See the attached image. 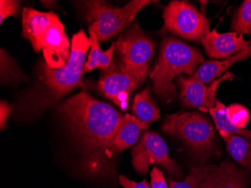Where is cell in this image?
Returning a JSON list of instances; mask_svg holds the SVG:
<instances>
[{
    "mask_svg": "<svg viewBox=\"0 0 251 188\" xmlns=\"http://www.w3.org/2000/svg\"><path fill=\"white\" fill-rule=\"evenodd\" d=\"M211 166L212 164H201L200 166L193 168L190 173L183 182H176L169 179V188H200V185L204 178L206 177Z\"/></svg>",
    "mask_w": 251,
    "mask_h": 188,
    "instance_id": "7402d4cb",
    "label": "cell"
},
{
    "mask_svg": "<svg viewBox=\"0 0 251 188\" xmlns=\"http://www.w3.org/2000/svg\"><path fill=\"white\" fill-rule=\"evenodd\" d=\"M150 87L136 93L132 103L134 116L145 124H152L160 117V112L151 97Z\"/></svg>",
    "mask_w": 251,
    "mask_h": 188,
    "instance_id": "e0dca14e",
    "label": "cell"
},
{
    "mask_svg": "<svg viewBox=\"0 0 251 188\" xmlns=\"http://www.w3.org/2000/svg\"><path fill=\"white\" fill-rule=\"evenodd\" d=\"M201 42L208 56L214 59H226L251 45V41L245 40L242 34L219 33L216 29L208 31Z\"/></svg>",
    "mask_w": 251,
    "mask_h": 188,
    "instance_id": "4fadbf2b",
    "label": "cell"
},
{
    "mask_svg": "<svg viewBox=\"0 0 251 188\" xmlns=\"http://www.w3.org/2000/svg\"><path fill=\"white\" fill-rule=\"evenodd\" d=\"M28 77L21 70L6 51L1 49V82L5 85L15 86L26 81Z\"/></svg>",
    "mask_w": 251,
    "mask_h": 188,
    "instance_id": "ffe728a7",
    "label": "cell"
},
{
    "mask_svg": "<svg viewBox=\"0 0 251 188\" xmlns=\"http://www.w3.org/2000/svg\"><path fill=\"white\" fill-rule=\"evenodd\" d=\"M250 182L249 171L225 160L219 166L212 164L200 188H248Z\"/></svg>",
    "mask_w": 251,
    "mask_h": 188,
    "instance_id": "7c38bea8",
    "label": "cell"
},
{
    "mask_svg": "<svg viewBox=\"0 0 251 188\" xmlns=\"http://www.w3.org/2000/svg\"><path fill=\"white\" fill-rule=\"evenodd\" d=\"M118 179L123 188H151L150 184L148 183L147 180H144L141 182H135L122 175H119Z\"/></svg>",
    "mask_w": 251,
    "mask_h": 188,
    "instance_id": "4316f807",
    "label": "cell"
},
{
    "mask_svg": "<svg viewBox=\"0 0 251 188\" xmlns=\"http://www.w3.org/2000/svg\"><path fill=\"white\" fill-rule=\"evenodd\" d=\"M90 40L83 29L75 34L71 41L70 60L63 67L53 69L41 60L36 69V81L17 105L22 118H32L57 105L70 92L84 87L83 76Z\"/></svg>",
    "mask_w": 251,
    "mask_h": 188,
    "instance_id": "7a4b0ae2",
    "label": "cell"
},
{
    "mask_svg": "<svg viewBox=\"0 0 251 188\" xmlns=\"http://www.w3.org/2000/svg\"><path fill=\"white\" fill-rule=\"evenodd\" d=\"M81 2L89 27L95 31L101 42L110 40L130 25L142 9L154 1L132 0L124 7H115L101 0Z\"/></svg>",
    "mask_w": 251,
    "mask_h": 188,
    "instance_id": "8992f818",
    "label": "cell"
},
{
    "mask_svg": "<svg viewBox=\"0 0 251 188\" xmlns=\"http://www.w3.org/2000/svg\"><path fill=\"white\" fill-rule=\"evenodd\" d=\"M115 43V60L121 69L143 84L154 54V42L135 23Z\"/></svg>",
    "mask_w": 251,
    "mask_h": 188,
    "instance_id": "52a82bcc",
    "label": "cell"
},
{
    "mask_svg": "<svg viewBox=\"0 0 251 188\" xmlns=\"http://www.w3.org/2000/svg\"><path fill=\"white\" fill-rule=\"evenodd\" d=\"M56 110L73 135L83 169L96 177L115 176L111 145L124 115L85 90L60 103Z\"/></svg>",
    "mask_w": 251,
    "mask_h": 188,
    "instance_id": "6da1fadb",
    "label": "cell"
},
{
    "mask_svg": "<svg viewBox=\"0 0 251 188\" xmlns=\"http://www.w3.org/2000/svg\"><path fill=\"white\" fill-rule=\"evenodd\" d=\"M204 61L201 54L173 36L163 39L159 58L150 75L156 95L170 103L177 94L173 80L183 73L194 76L197 66Z\"/></svg>",
    "mask_w": 251,
    "mask_h": 188,
    "instance_id": "277c9868",
    "label": "cell"
},
{
    "mask_svg": "<svg viewBox=\"0 0 251 188\" xmlns=\"http://www.w3.org/2000/svg\"><path fill=\"white\" fill-rule=\"evenodd\" d=\"M22 26V37L30 42L34 52L43 50L44 60L49 66L58 69L67 63L71 43L58 15L26 7L23 9Z\"/></svg>",
    "mask_w": 251,
    "mask_h": 188,
    "instance_id": "3957f363",
    "label": "cell"
},
{
    "mask_svg": "<svg viewBox=\"0 0 251 188\" xmlns=\"http://www.w3.org/2000/svg\"><path fill=\"white\" fill-rule=\"evenodd\" d=\"M141 85L133 76L124 71L115 59L106 71H101L97 89L122 111H127L134 90Z\"/></svg>",
    "mask_w": 251,
    "mask_h": 188,
    "instance_id": "30bf717a",
    "label": "cell"
},
{
    "mask_svg": "<svg viewBox=\"0 0 251 188\" xmlns=\"http://www.w3.org/2000/svg\"><path fill=\"white\" fill-rule=\"evenodd\" d=\"M224 141L229 155L243 168L251 172V140L230 134Z\"/></svg>",
    "mask_w": 251,
    "mask_h": 188,
    "instance_id": "ac0fdd59",
    "label": "cell"
},
{
    "mask_svg": "<svg viewBox=\"0 0 251 188\" xmlns=\"http://www.w3.org/2000/svg\"><path fill=\"white\" fill-rule=\"evenodd\" d=\"M229 121L238 128L245 129L251 119V114L246 107L240 104H232L227 107Z\"/></svg>",
    "mask_w": 251,
    "mask_h": 188,
    "instance_id": "603a6c76",
    "label": "cell"
},
{
    "mask_svg": "<svg viewBox=\"0 0 251 188\" xmlns=\"http://www.w3.org/2000/svg\"><path fill=\"white\" fill-rule=\"evenodd\" d=\"M164 25L161 32H171L193 42H200L209 31L205 15L187 1H172L163 12Z\"/></svg>",
    "mask_w": 251,
    "mask_h": 188,
    "instance_id": "ba28073f",
    "label": "cell"
},
{
    "mask_svg": "<svg viewBox=\"0 0 251 188\" xmlns=\"http://www.w3.org/2000/svg\"><path fill=\"white\" fill-rule=\"evenodd\" d=\"M231 30L237 33L251 34V0H245L237 10L231 24Z\"/></svg>",
    "mask_w": 251,
    "mask_h": 188,
    "instance_id": "44dd1931",
    "label": "cell"
},
{
    "mask_svg": "<svg viewBox=\"0 0 251 188\" xmlns=\"http://www.w3.org/2000/svg\"><path fill=\"white\" fill-rule=\"evenodd\" d=\"M151 188H169L166 183L163 172L156 166H153L151 172Z\"/></svg>",
    "mask_w": 251,
    "mask_h": 188,
    "instance_id": "484cf974",
    "label": "cell"
},
{
    "mask_svg": "<svg viewBox=\"0 0 251 188\" xmlns=\"http://www.w3.org/2000/svg\"><path fill=\"white\" fill-rule=\"evenodd\" d=\"M131 155L134 169L141 175H146L151 165H158L174 177H181V169L169 156L164 139L153 131L144 133L140 141L131 151Z\"/></svg>",
    "mask_w": 251,
    "mask_h": 188,
    "instance_id": "9c48e42d",
    "label": "cell"
},
{
    "mask_svg": "<svg viewBox=\"0 0 251 188\" xmlns=\"http://www.w3.org/2000/svg\"><path fill=\"white\" fill-rule=\"evenodd\" d=\"M13 105H10L5 100L0 102V128L3 131L6 128L7 121L13 111Z\"/></svg>",
    "mask_w": 251,
    "mask_h": 188,
    "instance_id": "d4e9b609",
    "label": "cell"
},
{
    "mask_svg": "<svg viewBox=\"0 0 251 188\" xmlns=\"http://www.w3.org/2000/svg\"><path fill=\"white\" fill-rule=\"evenodd\" d=\"M235 78V75L227 72L222 77L214 81L209 87H206L201 81L193 76L187 78L180 76L177 79V82L180 87V100L185 107L208 111L216 107V102L218 100L217 91L221 83L224 81H232Z\"/></svg>",
    "mask_w": 251,
    "mask_h": 188,
    "instance_id": "8fae6325",
    "label": "cell"
},
{
    "mask_svg": "<svg viewBox=\"0 0 251 188\" xmlns=\"http://www.w3.org/2000/svg\"><path fill=\"white\" fill-rule=\"evenodd\" d=\"M149 128V125L142 122L135 116L124 115L115 137L113 138L112 151L115 155L138 143L141 131Z\"/></svg>",
    "mask_w": 251,
    "mask_h": 188,
    "instance_id": "5bb4252c",
    "label": "cell"
},
{
    "mask_svg": "<svg viewBox=\"0 0 251 188\" xmlns=\"http://www.w3.org/2000/svg\"><path fill=\"white\" fill-rule=\"evenodd\" d=\"M89 34L90 51L88 60L84 66V72L88 73L95 69H101V71H106L114 60L115 43L114 42L108 50L103 52L100 47V41L97 39L95 31L92 28L89 27Z\"/></svg>",
    "mask_w": 251,
    "mask_h": 188,
    "instance_id": "2e32d148",
    "label": "cell"
},
{
    "mask_svg": "<svg viewBox=\"0 0 251 188\" xmlns=\"http://www.w3.org/2000/svg\"><path fill=\"white\" fill-rule=\"evenodd\" d=\"M251 56V45L247 49L238 52L230 57L222 60H209L202 63L197 69L193 77L201 81L204 84H212L227 69L238 61L248 59Z\"/></svg>",
    "mask_w": 251,
    "mask_h": 188,
    "instance_id": "9a60e30c",
    "label": "cell"
},
{
    "mask_svg": "<svg viewBox=\"0 0 251 188\" xmlns=\"http://www.w3.org/2000/svg\"><path fill=\"white\" fill-rule=\"evenodd\" d=\"M211 114L218 131H224L230 134L241 135L247 139L251 140V131L238 128L229 121L227 114V107L219 100L216 102V107L208 111Z\"/></svg>",
    "mask_w": 251,
    "mask_h": 188,
    "instance_id": "d6986e66",
    "label": "cell"
},
{
    "mask_svg": "<svg viewBox=\"0 0 251 188\" xmlns=\"http://www.w3.org/2000/svg\"><path fill=\"white\" fill-rule=\"evenodd\" d=\"M21 8V2L15 0H1L0 1V23L8 17H18Z\"/></svg>",
    "mask_w": 251,
    "mask_h": 188,
    "instance_id": "cb8c5ba5",
    "label": "cell"
},
{
    "mask_svg": "<svg viewBox=\"0 0 251 188\" xmlns=\"http://www.w3.org/2000/svg\"><path fill=\"white\" fill-rule=\"evenodd\" d=\"M162 131L181 138L202 164L214 154L215 131L211 121L200 113L180 111L169 114Z\"/></svg>",
    "mask_w": 251,
    "mask_h": 188,
    "instance_id": "5b68a950",
    "label": "cell"
}]
</instances>
